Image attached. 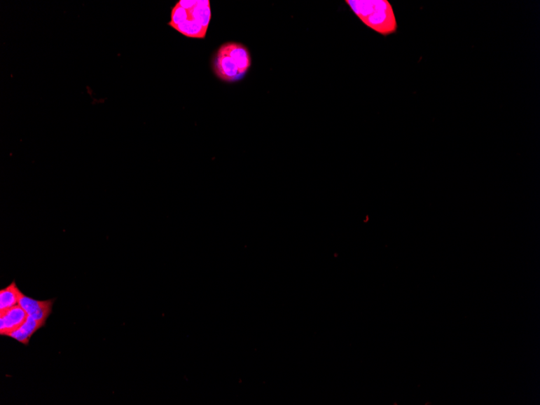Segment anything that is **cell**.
<instances>
[{"mask_svg": "<svg viewBox=\"0 0 540 405\" xmlns=\"http://www.w3.org/2000/svg\"><path fill=\"white\" fill-rule=\"evenodd\" d=\"M211 18L209 0H181L172 10L169 25L188 38L204 39Z\"/></svg>", "mask_w": 540, "mask_h": 405, "instance_id": "6da1fadb", "label": "cell"}, {"mask_svg": "<svg viewBox=\"0 0 540 405\" xmlns=\"http://www.w3.org/2000/svg\"><path fill=\"white\" fill-rule=\"evenodd\" d=\"M345 3L361 22L376 33L382 36L396 33L397 21L387 0H346Z\"/></svg>", "mask_w": 540, "mask_h": 405, "instance_id": "7a4b0ae2", "label": "cell"}, {"mask_svg": "<svg viewBox=\"0 0 540 405\" xmlns=\"http://www.w3.org/2000/svg\"><path fill=\"white\" fill-rule=\"evenodd\" d=\"M251 65L247 47L237 42H227L220 46L214 60V70L224 81H240Z\"/></svg>", "mask_w": 540, "mask_h": 405, "instance_id": "3957f363", "label": "cell"}, {"mask_svg": "<svg viewBox=\"0 0 540 405\" xmlns=\"http://www.w3.org/2000/svg\"><path fill=\"white\" fill-rule=\"evenodd\" d=\"M55 301V298L48 299V301H36V299L26 296L22 292L20 294L19 305L29 317L40 320V322H46L47 319L52 313Z\"/></svg>", "mask_w": 540, "mask_h": 405, "instance_id": "277c9868", "label": "cell"}, {"mask_svg": "<svg viewBox=\"0 0 540 405\" xmlns=\"http://www.w3.org/2000/svg\"><path fill=\"white\" fill-rule=\"evenodd\" d=\"M27 317L28 314L19 304L6 312L0 313V334L8 336L22 327Z\"/></svg>", "mask_w": 540, "mask_h": 405, "instance_id": "5b68a950", "label": "cell"}, {"mask_svg": "<svg viewBox=\"0 0 540 405\" xmlns=\"http://www.w3.org/2000/svg\"><path fill=\"white\" fill-rule=\"evenodd\" d=\"M45 325L46 322H40V320H36L28 315L27 320H26L22 327L15 330V332L8 336L20 343L28 345L31 338H32L36 331L43 328Z\"/></svg>", "mask_w": 540, "mask_h": 405, "instance_id": "8992f818", "label": "cell"}, {"mask_svg": "<svg viewBox=\"0 0 540 405\" xmlns=\"http://www.w3.org/2000/svg\"><path fill=\"white\" fill-rule=\"evenodd\" d=\"M22 291L15 281L0 291V313L6 312L19 304Z\"/></svg>", "mask_w": 540, "mask_h": 405, "instance_id": "52a82bcc", "label": "cell"}]
</instances>
